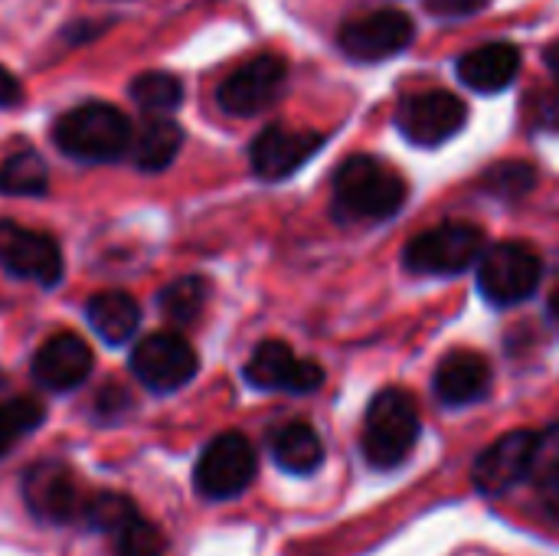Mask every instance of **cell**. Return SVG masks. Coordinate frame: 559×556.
Masks as SVG:
<instances>
[{"label":"cell","mask_w":559,"mask_h":556,"mask_svg":"<svg viewBox=\"0 0 559 556\" xmlns=\"http://www.w3.org/2000/svg\"><path fill=\"white\" fill-rule=\"evenodd\" d=\"M134 514H138L134 501L124 498V495H115V492H102V495L88 498L85 501V511H82L85 524L95 528V531H102V534H108V537L115 531H121Z\"/></svg>","instance_id":"26"},{"label":"cell","mask_w":559,"mask_h":556,"mask_svg":"<svg viewBox=\"0 0 559 556\" xmlns=\"http://www.w3.org/2000/svg\"><path fill=\"white\" fill-rule=\"evenodd\" d=\"M468 121V105L445 92V88H432V92H419L403 98L400 111H396V125L403 131L406 141H413L416 147H439L449 138H455Z\"/></svg>","instance_id":"8"},{"label":"cell","mask_w":559,"mask_h":556,"mask_svg":"<svg viewBox=\"0 0 559 556\" xmlns=\"http://www.w3.org/2000/svg\"><path fill=\"white\" fill-rule=\"evenodd\" d=\"M540 279L544 262L524 242H498L478 259V288L498 308L527 301L537 292Z\"/></svg>","instance_id":"5"},{"label":"cell","mask_w":559,"mask_h":556,"mask_svg":"<svg viewBox=\"0 0 559 556\" xmlns=\"http://www.w3.org/2000/svg\"><path fill=\"white\" fill-rule=\"evenodd\" d=\"M206 295H210V285L197 275H187V279H177L170 282L164 292H160V311L167 321L174 324H190L197 321V315L203 311L206 305Z\"/></svg>","instance_id":"24"},{"label":"cell","mask_w":559,"mask_h":556,"mask_svg":"<svg viewBox=\"0 0 559 556\" xmlns=\"http://www.w3.org/2000/svg\"><path fill=\"white\" fill-rule=\"evenodd\" d=\"M547 66H550V72L559 79V39L547 49Z\"/></svg>","instance_id":"32"},{"label":"cell","mask_w":559,"mask_h":556,"mask_svg":"<svg viewBox=\"0 0 559 556\" xmlns=\"http://www.w3.org/2000/svg\"><path fill=\"white\" fill-rule=\"evenodd\" d=\"M88 370H92V351L72 331L52 334L33 357V377L49 393L75 390L88 377Z\"/></svg>","instance_id":"16"},{"label":"cell","mask_w":559,"mask_h":556,"mask_svg":"<svg viewBox=\"0 0 559 556\" xmlns=\"http://www.w3.org/2000/svg\"><path fill=\"white\" fill-rule=\"evenodd\" d=\"M416 36V23L403 10H377L341 26V49L357 62H380L403 52Z\"/></svg>","instance_id":"11"},{"label":"cell","mask_w":559,"mask_h":556,"mask_svg":"<svg viewBox=\"0 0 559 556\" xmlns=\"http://www.w3.org/2000/svg\"><path fill=\"white\" fill-rule=\"evenodd\" d=\"M0 265L26 282L43 288L62 279V252L59 242L39 229L20 226L13 220H0Z\"/></svg>","instance_id":"9"},{"label":"cell","mask_w":559,"mask_h":556,"mask_svg":"<svg viewBox=\"0 0 559 556\" xmlns=\"http://www.w3.org/2000/svg\"><path fill=\"white\" fill-rule=\"evenodd\" d=\"M46 190H49V170L36 151L10 154L0 164V193H7V197H43Z\"/></svg>","instance_id":"23"},{"label":"cell","mask_w":559,"mask_h":556,"mask_svg":"<svg viewBox=\"0 0 559 556\" xmlns=\"http://www.w3.org/2000/svg\"><path fill=\"white\" fill-rule=\"evenodd\" d=\"M23 501L33 511V518H39L46 524H69V521L82 518V511H85L82 488H79L72 469L62 462H49V459L26 469Z\"/></svg>","instance_id":"12"},{"label":"cell","mask_w":559,"mask_h":556,"mask_svg":"<svg viewBox=\"0 0 559 556\" xmlns=\"http://www.w3.org/2000/svg\"><path fill=\"white\" fill-rule=\"evenodd\" d=\"M537 184V170L524 161H508V164H498L488 170L485 177V187L498 197H521L527 193L531 187Z\"/></svg>","instance_id":"29"},{"label":"cell","mask_w":559,"mask_h":556,"mask_svg":"<svg viewBox=\"0 0 559 556\" xmlns=\"http://www.w3.org/2000/svg\"><path fill=\"white\" fill-rule=\"evenodd\" d=\"M131 102L147 115V118H167L174 108L183 102V82L174 72H141L128 85Z\"/></svg>","instance_id":"22"},{"label":"cell","mask_w":559,"mask_h":556,"mask_svg":"<svg viewBox=\"0 0 559 556\" xmlns=\"http://www.w3.org/2000/svg\"><path fill=\"white\" fill-rule=\"evenodd\" d=\"M285 82H288V62L275 52H262L242 62L236 72H229L219 82L216 102L226 115L249 118V115L265 111L272 102H278V95L285 92Z\"/></svg>","instance_id":"7"},{"label":"cell","mask_w":559,"mask_h":556,"mask_svg":"<svg viewBox=\"0 0 559 556\" xmlns=\"http://www.w3.org/2000/svg\"><path fill=\"white\" fill-rule=\"evenodd\" d=\"M419 433H423V423H419V406H416L413 393H406L400 387H386L367 406L364 456L380 472L400 469L413 456Z\"/></svg>","instance_id":"3"},{"label":"cell","mask_w":559,"mask_h":556,"mask_svg":"<svg viewBox=\"0 0 559 556\" xmlns=\"http://www.w3.org/2000/svg\"><path fill=\"white\" fill-rule=\"evenodd\" d=\"M246 380L255 390L305 397V393H314L324 383V367L314 364V360L295 357L292 347L282 344V341H262L252 351L249 364H246Z\"/></svg>","instance_id":"13"},{"label":"cell","mask_w":559,"mask_h":556,"mask_svg":"<svg viewBox=\"0 0 559 556\" xmlns=\"http://www.w3.org/2000/svg\"><path fill=\"white\" fill-rule=\"evenodd\" d=\"M406 193V180L370 154L347 157L334 174V213L341 220H390Z\"/></svg>","instance_id":"2"},{"label":"cell","mask_w":559,"mask_h":556,"mask_svg":"<svg viewBox=\"0 0 559 556\" xmlns=\"http://www.w3.org/2000/svg\"><path fill=\"white\" fill-rule=\"evenodd\" d=\"M255 449L242 433L216 436L197 459L193 485L206 501H233L255 478Z\"/></svg>","instance_id":"6"},{"label":"cell","mask_w":559,"mask_h":556,"mask_svg":"<svg viewBox=\"0 0 559 556\" xmlns=\"http://www.w3.org/2000/svg\"><path fill=\"white\" fill-rule=\"evenodd\" d=\"M134 377L154 393H174L197 377V351L170 331L144 338L131 354Z\"/></svg>","instance_id":"10"},{"label":"cell","mask_w":559,"mask_h":556,"mask_svg":"<svg viewBox=\"0 0 559 556\" xmlns=\"http://www.w3.org/2000/svg\"><path fill=\"white\" fill-rule=\"evenodd\" d=\"M131 121L121 108L108 102H85L59 115L52 125V141L56 147L85 164H108L118 161L131 151Z\"/></svg>","instance_id":"1"},{"label":"cell","mask_w":559,"mask_h":556,"mask_svg":"<svg viewBox=\"0 0 559 556\" xmlns=\"http://www.w3.org/2000/svg\"><path fill=\"white\" fill-rule=\"evenodd\" d=\"M550 318H554V324L559 328V292H554V298H550Z\"/></svg>","instance_id":"33"},{"label":"cell","mask_w":559,"mask_h":556,"mask_svg":"<svg viewBox=\"0 0 559 556\" xmlns=\"http://www.w3.org/2000/svg\"><path fill=\"white\" fill-rule=\"evenodd\" d=\"M485 256V233L472 223H442L419 233L406 252L403 265L416 275H459Z\"/></svg>","instance_id":"4"},{"label":"cell","mask_w":559,"mask_h":556,"mask_svg":"<svg viewBox=\"0 0 559 556\" xmlns=\"http://www.w3.org/2000/svg\"><path fill=\"white\" fill-rule=\"evenodd\" d=\"M324 144V134L308 128H288V125H269L249 147L252 170L262 180H285L298 167H305Z\"/></svg>","instance_id":"15"},{"label":"cell","mask_w":559,"mask_h":556,"mask_svg":"<svg viewBox=\"0 0 559 556\" xmlns=\"http://www.w3.org/2000/svg\"><path fill=\"white\" fill-rule=\"evenodd\" d=\"M455 72L468 88H475L481 95L504 92L521 72V49L514 43H508V39L475 46L465 56H459Z\"/></svg>","instance_id":"18"},{"label":"cell","mask_w":559,"mask_h":556,"mask_svg":"<svg viewBox=\"0 0 559 556\" xmlns=\"http://www.w3.org/2000/svg\"><path fill=\"white\" fill-rule=\"evenodd\" d=\"M85 318H88L92 331L105 344L118 347V344H124L138 331L141 308H138V301L128 292H98V295L88 298Z\"/></svg>","instance_id":"19"},{"label":"cell","mask_w":559,"mask_h":556,"mask_svg":"<svg viewBox=\"0 0 559 556\" xmlns=\"http://www.w3.org/2000/svg\"><path fill=\"white\" fill-rule=\"evenodd\" d=\"M432 390L445 406L478 403L491 390V364L478 351H452L439 360Z\"/></svg>","instance_id":"17"},{"label":"cell","mask_w":559,"mask_h":556,"mask_svg":"<svg viewBox=\"0 0 559 556\" xmlns=\"http://www.w3.org/2000/svg\"><path fill=\"white\" fill-rule=\"evenodd\" d=\"M20 98H23V88H20L16 75H13L10 69H3V66H0V108L16 105Z\"/></svg>","instance_id":"31"},{"label":"cell","mask_w":559,"mask_h":556,"mask_svg":"<svg viewBox=\"0 0 559 556\" xmlns=\"http://www.w3.org/2000/svg\"><path fill=\"white\" fill-rule=\"evenodd\" d=\"M180 144H183V131L177 121L170 118H147L134 138H131V164L144 174H157L164 167L174 164V157L180 154Z\"/></svg>","instance_id":"20"},{"label":"cell","mask_w":559,"mask_h":556,"mask_svg":"<svg viewBox=\"0 0 559 556\" xmlns=\"http://www.w3.org/2000/svg\"><path fill=\"white\" fill-rule=\"evenodd\" d=\"M531 478L550 501H559V423L547 433H537V456H534Z\"/></svg>","instance_id":"28"},{"label":"cell","mask_w":559,"mask_h":556,"mask_svg":"<svg viewBox=\"0 0 559 556\" xmlns=\"http://www.w3.org/2000/svg\"><path fill=\"white\" fill-rule=\"evenodd\" d=\"M491 0H426V7L442 16V20H462V16H472L478 13L481 7H488Z\"/></svg>","instance_id":"30"},{"label":"cell","mask_w":559,"mask_h":556,"mask_svg":"<svg viewBox=\"0 0 559 556\" xmlns=\"http://www.w3.org/2000/svg\"><path fill=\"white\" fill-rule=\"evenodd\" d=\"M43 403L29 397H13L0 403V456H7L23 436H29L43 423Z\"/></svg>","instance_id":"25"},{"label":"cell","mask_w":559,"mask_h":556,"mask_svg":"<svg viewBox=\"0 0 559 556\" xmlns=\"http://www.w3.org/2000/svg\"><path fill=\"white\" fill-rule=\"evenodd\" d=\"M272 459L292 475H311L324 462L321 436L308 423H285L272 433Z\"/></svg>","instance_id":"21"},{"label":"cell","mask_w":559,"mask_h":556,"mask_svg":"<svg viewBox=\"0 0 559 556\" xmlns=\"http://www.w3.org/2000/svg\"><path fill=\"white\" fill-rule=\"evenodd\" d=\"M534 456H537V433H527V429H518V433H508L501 436L498 442H491L475 469H472V478H475V488L481 495H504L511 488H518L524 478H531L534 472Z\"/></svg>","instance_id":"14"},{"label":"cell","mask_w":559,"mask_h":556,"mask_svg":"<svg viewBox=\"0 0 559 556\" xmlns=\"http://www.w3.org/2000/svg\"><path fill=\"white\" fill-rule=\"evenodd\" d=\"M111 544L118 556H164V534L141 514H134L121 531H115Z\"/></svg>","instance_id":"27"}]
</instances>
